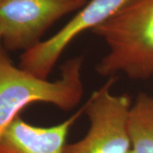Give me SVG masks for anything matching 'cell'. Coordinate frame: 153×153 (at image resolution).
<instances>
[{
    "label": "cell",
    "instance_id": "cell-1",
    "mask_svg": "<svg viewBox=\"0 0 153 153\" xmlns=\"http://www.w3.org/2000/svg\"><path fill=\"white\" fill-rule=\"evenodd\" d=\"M92 33L108 47L96 68L100 75L153 77V0H128Z\"/></svg>",
    "mask_w": 153,
    "mask_h": 153
},
{
    "label": "cell",
    "instance_id": "cell-2",
    "mask_svg": "<svg viewBox=\"0 0 153 153\" xmlns=\"http://www.w3.org/2000/svg\"><path fill=\"white\" fill-rule=\"evenodd\" d=\"M83 58L66 60L60 76L49 81L16 66L0 44V137L21 111L29 105L43 102L62 111H71L83 95Z\"/></svg>",
    "mask_w": 153,
    "mask_h": 153
},
{
    "label": "cell",
    "instance_id": "cell-3",
    "mask_svg": "<svg viewBox=\"0 0 153 153\" xmlns=\"http://www.w3.org/2000/svg\"><path fill=\"white\" fill-rule=\"evenodd\" d=\"M114 82V77H111L83 105L89 129L80 140L66 144L64 153L130 152L128 117L133 102L126 94L111 92Z\"/></svg>",
    "mask_w": 153,
    "mask_h": 153
},
{
    "label": "cell",
    "instance_id": "cell-4",
    "mask_svg": "<svg viewBox=\"0 0 153 153\" xmlns=\"http://www.w3.org/2000/svg\"><path fill=\"white\" fill-rule=\"evenodd\" d=\"M88 1L0 0L2 46L8 52L33 49L55 22L80 10Z\"/></svg>",
    "mask_w": 153,
    "mask_h": 153
},
{
    "label": "cell",
    "instance_id": "cell-5",
    "mask_svg": "<svg viewBox=\"0 0 153 153\" xmlns=\"http://www.w3.org/2000/svg\"><path fill=\"white\" fill-rule=\"evenodd\" d=\"M128 0H88L60 29L33 49L23 52L19 66L34 76L47 79L61 55L75 38L107 21Z\"/></svg>",
    "mask_w": 153,
    "mask_h": 153
},
{
    "label": "cell",
    "instance_id": "cell-6",
    "mask_svg": "<svg viewBox=\"0 0 153 153\" xmlns=\"http://www.w3.org/2000/svg\"><path fill=\"white\" fill-rule=\"evenodd\" d=\"M84 113V105L59 124L32 125L16 117L0 137V153H64L71 126Z\"/></svg>",
    "mask_w": 153,
    "mask_h": 153
},
{
    "label": "cell",
    "instance_id": "cell-7",
    "mask_svg": "<svg viewBox=\"0 0 153 153\" xmlns=\"http://www.w3.org/2000/svg\"><path fill=\"white\" fill-rule=\"evenodd\" d=\"M129 153H153V96L138 94L128 117Z\"/></svg>",
    "mask_w": 153,
    "mask_h": 153
},
{
    "label": "cell",
    "instance_id": "cell-8",
    "mask_svg": "<svg viewBox=\"0 0 153 153\" xmlns=\"http://www.w3.org/2000/svg\"><path fill=\"white\" fill-rule=\"evenodd\" d=\"M0 43H1V32H0Z\"/></svg>",
    "mask_w": 153,
    "mask_h": 153
}]
</instances>
